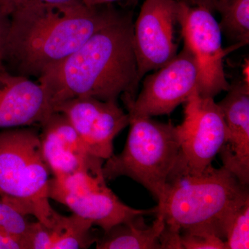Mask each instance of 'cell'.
<instances>
[{"mask_svg":"<svg viewBox=\"0 0 249 249\" xmlns=\"http://www.w3.org/2000/svg\"><path fill=\"white\" fill-rule=\"evenodd\" d=\"M76 0H0V3L8 14L10 15L15 9L28 5L36 4H60L70 2Z\"/></svg>","mask_w":249,"mask_h":249,"instance_id":"7402d4cb","label":"cell"},{"mask_svg":"<svg viewBox=\"0 0 249 249\" xmlns=\"http://www.w3.org/2000/svg\"><path fill=\"white\" fill-rule=\"evenodd\" d=\"M143 216H135L104 232L96 240V249H161L160 235L164 229V218L157 214L151 225H147Z\"/></svg>","mask_w":249,"mask_h":249,"instance_id":"2e32d148","label":"cell"},{"mask_svg":"<svg viewBox=\"0 0 249 249\" xmlns=\"http://www.w3.org/2000/svg\"><path fill=\"white\" fill-rule=\"evenodd\" d=\"M40 127L42 155L54 178L102 171L104 160L93 157L68 119L53 111Z\"/></svg>","mask_w":249,"mask_h":249,"instance_id":"7c38bea8","label":"cell"},{"mask_svg":"<svg viewBox=\"0 0 249 249\" xmlns=\"http://www.w3.org/2000/svg\"><path fill=\"white\" fill-rule=\"evenodd\" d=\"M222 232L226 249L249 248V199L229 214Z\"/></svg>","mask_w":249,"mask_h":249,"instance_id":"ac0fdd59","label":"cell"},{"mask_svg":"<svg viewBox=\"0 0 249 249\" xmlns=\"http://www.w3.org/2000/svg\"><path fill=\"white\" fill-rule=\"evenodd\" d=\"M53 108L47 90L38 82L10 73L0 76V130L39 126Z\"/></svg>","mask_w":249,"mask_h":249,"instance_id":"5bb4252c","label":"cell"},{"mask_svg":"<svg viewBox=\"0 0 249 249\" xmlns=\"http://www.w3.org/2000/svg\"><path fill=\"white\" fill-rule=\"evenodd\" d=\"M50 173L37 129L0 130V199L47 227L59 214L49 204Z\"/></svg>","mask_w":249,"mask_h":249,"instance_id":"277c9868","label":"cell"},{"mask_svg":"<svg viewBox=\"0 0 249 249\" xmlns=\"http://www.w3.org/2000/svg\"><path fill=\"white\" fill-rule=\"evenodd\" d=\"M10 24V16L0 3V60L3 62L5 42Z\"/></svg>","mask_w":249,"mask_h":249,"instance_id":"cb8c5ba5","label":"cell"},{"mask_svg":"<svg viewBox=\"0 0 249 249\" xmlns=\"http://www.w3.org/2000/svg\"><path fill=\"white\" fill-rule=\"evenodd\" d=\"M6 67H5V65H4V63H3V62L1 61V60H0V76H1V73H4V72L6 71Z\"/></svg>","mask_w":249,"mask_h":249,"instance_id":"83f0119b","label":"cell"},{"mask_svg":"<svg viewBox=\"0 0 249 249\" xmlns=\"http://www.w3.org/2000/svg\"><path fill=\"white\" fill-rule=\"evenodd\" d=\"M31 223L27 215L0 199V231L21 236L27 241Z\"/></svg>","mask_w":249,"mask_h":249,"instance_id":"ffe728a7","label":"cell"},{"mask_svg":"<svg viewBox=\"0 0 249 249\" xmlns=\"http://www.w3.org/2000/svg\"><path fill=\"white\" fill-rule=\"evenodd\" d=\"M130 128L123 151L103 164L106 180L127 177L151 193L157 201L164 191L180 150L178 127L152 117H129Z\"/></svg>","mask_w":249,"mask_h":249,"instance_id":"5b68a950","label":"cell"},{"mask_svg":"<svg viewBox=\"0 0 249 249\" xmlns=\"http://www.w3.org/2000/svg\"><path fill=\"white\" fill-rule=\"evenodd\" d=\"M49 199L64 204L73 214L88 219L104 232L139 214L155 213L124 204L106 184L102 171L78 173L64 178L49 180Z\"/></svg>","mask_w":249,"mask_h":249,"instance_id":"8992f818","label":"cell"},{"mask_svg":"<svg viewBox=\"0 0 249 249\" xmlns=\"http://www.w3.org/2000/svg\"><path fill=\"white\" fill-rule=\"evenodd\" d=\"M176 1L178 2L184 3V4L190 5V6H196L198 0H176Z\"/></svg>","mask_w":249,"mask_h":249,"instance_id":"4316f807","label":"cell"},{"mask_svg":"<svg viewBox=\"0 0 249 249\" xmlns=\"http://www.w3.org/2000/svg\"><path fill=\"white\" fill-rule=\"evenodd\" d=\"M129 16H119L65 60L50 67L37 82L53 108L67 100L92 97L104 101H133L139 78Z\"/></svg>","mask_w":249,"mask_h":249,"instance_id":"6da1fadb","label":"cell"},{"mask_svg":"<svg viewBox=\"0 0 249 249\" xmlns=\"http://www.w3.org/2000/svg\"><path fill=\"white\" fill-rule=\"evenodd\" d=\"M92 223L76 214H59L55 222L47 227L37 221L31 223L27 235L28 249H88L98 238L91 233Z\"/></svg>","mask_w":249,"mask_h":249,"instance_id":"9a60e30c","label":"cell"},{"mask_svg":"<svg viewBox=\"0 0 249 249\" xmlns=\"http://www.w3.org/2000/svg\"><path fill=\"white\" fill-rule=\"evenodd\" d=\"M196 6L220 15L222 34L235 47L249 45V0H198Z\"/></svg>","mask_w":249,"mask_h":249,"instance_id":"e0dca14e","label":"cell"},{"mask_svg":"<svg viewBox=\"0 0 249 249\" xmlns=\"http://www.w3.org/2000/svg\"><path fill=\"white\" fill-rule=\"evenodd\" d=\"M64 114L93 157L107 160L114 155V140L129 124L128 113L118 101L92 97L67 100L53 108Z\"/></svg>","mask_w":249,"mask_h":249,"instance_id":"8fae6325","label":"cell"},{"mask_svg":"<svg viewBox=\"0 0 249 249\" xmlns=\"http://www.w3.org/2000/svg\"><path fill=\"white\" fill-rule=\"evenodd\" d=\"M184 104L182 124L177 125L180 150L171 173H200L225 143L226 124L214 98L202 97L197 90Z\"/></svg>","mask_w":249,"mask_h":249,"instance_id":"52a82bcc","label":"cell"},{"mask_svg":"<svg viewBox=\"0 0 249 249\" xmlns=\"http://www.w3.org/2000/svg\"><path fill=\"white\" fill-rule=\"evenodd\" d=\"M119 15L110 4L89 6L81 0L18 8L9 15L3 63L14 74L40 78Z\"/></svg>","mask_w":249,"mask_h":249,"instance_id":"7a4b0ae2","label":"cell"},{"mask_svg":"<svg viewBox=\"0 0 249 249\" xmlns=\"http://www.w3.org/2000/svg\"><path fill=\"white\" fill-rule=\"evenodd\" d=\"M144 77L135 99L124 102L129 117L169 115L197 90L199 71L194 55L184 45L173 60Z\"/></svg>","mask_w":249,"mask_h":249,"instance_id":"9c48e42d","label":"cell"},{"mask_svg":"<svg viewBox=\"0 0 249 249\" xmlns=\"http://www.w3.org/2000/svg\"><path fill=\"white\" fill-rule=\"evenodd\" d=\"M178 11L176 0H144L133 24L134 53L141 80L178 53L175 42Z\"/></svg>","mask_w":249,"mask_h":249,"instance_id":"30bf717a","label":"cell"},{"mask_svg":"<svg viewBox=\"0 0 249 249\" xmlns=\"http://www.w3.org/2000/svg\"><path fill=\"white\" fill-rule=\"evenodd\" d=\"M161 249H182L181 244V231L165 224L160 235Z\"/></svg>","mask_w":249,"mask_h":249,"instance_id":"44dd1931","label":"cell"},{"mask_svg":"<svg viewBox=\"0 0 249 249\" xmlns=\"http://www.w3.org/2000/svg\"><path fill=\"white\" fill-rule=\"evenodd\" d=\"M81 1L87 6H97L111 4V3L121 1V0H81Z\"/></svg>","mask_w":249,"mask_h":249,"instance_id":"d4e9b609","label":"cell"},{"mask_svg":"<svg viewBox=\"0 0 249 249\" xmlns=\"http://www.w3.org/2000/svg\"><path fill=\"white\" fill-rule=\"evenodd\" d=\"M249 60H247V61L245 62V66H244V80H245L247 83H249Z\"/></svg>","mask_w":249,"mask_h":249,"instance_id":"484cf974","label":"cell"},{"mask_svg":"<svg viewBox=\"0 0 249 249\" xmlns=\"http://www.w3.org/2000/svg\"><path fill=\"white\" fill-rule=\"evenodd\" d=\"M227 128L219 154L223 167L245 186L249 184V83L242 79L230 85L217 103Z\"/></svg>","mask_w":249,"mask_h":249,"instance_id":"4fadbf2b","label":"cell"},{"mask_svg":"<svg viewBox=\"0 0 249 249\" xmlns=\"http://www.w3.org/2000/svg\"><path fill=\"white\" fill-rule=\"evenodd\" d=\"M178 23L184 45L191 51L199 71L197 91L214 98L230 88L224 68L222 34L213 13L201 6L178 2Z\"/></svg>","mask_w":249,"mask_h":249,"instance_id":"ba28073f","label":"cell"},{"mask_svg":"<svg viewBox=\"0 0 249 249\" xmlns=\"http://www.w3.org/2000/svg\"><path fill=\"white\" fill-rule=\"evenodd\" d=\"M181 244L182 249H226L225 241L210 226H199L181 231Z\"/></svg>","mask_w":249,"mask_h":249,"instance_id":"d6986e66","label":"cell"},{"mask_svg":"<svg viewBox=\"0 0 249 249\" xmlns=\"http://www.w3.org/2000/svg\"><path fill=\"white\" fill-rule=\"evenodd\" d=\"M248 199L249 186L224 167L211 165L200 173L170 174L155 213L181 231L210 226L223 239L222 227L228 215Z\"/></svg>","mask_w":249,"mask_h":249,"instance_id":"3957f363","label":"cell"},{"mask_svg":"<svg viewBox=\"0 0 249 249\" xmlns=\"http://www.w3.org/2000/svg\"><path fill=\"white\" fill-rule=\"evenodd\" d=\"M0 249H28L24 237L0 231Z\"/></svg>","mask_w":249,"mask_h":249,"instance_id":"603a6c76","label":"cell"}]
</instances>
